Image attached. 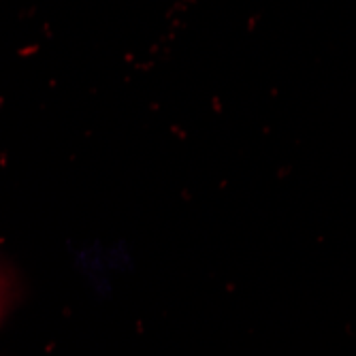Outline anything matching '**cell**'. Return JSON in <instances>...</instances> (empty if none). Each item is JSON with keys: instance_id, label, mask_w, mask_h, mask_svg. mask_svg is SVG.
<instances>
[{"instance_id": "6da1fadb", "label": "cell", "mask_w": 356, "mask_h": 356, "mask_svg": "<svg viewBox=\"0 0 356 356\" xmlns=\"http://www.w3.org/2000/svg\"><path fill=\"white\" fill-rule=\"evenodd\" d=\"M13 297H15V282H13V275H11L5 267H0V322H3L5 314L9 312Z\"/></svg>"}]
</instances>
